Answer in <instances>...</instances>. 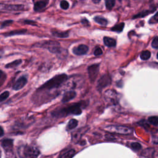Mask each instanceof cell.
<instances>
[{
	"label": "cell",
	"instance_id": "1",
	"mask_svg": "<svg viewBox=\"0 0 158 158\" xmlns=\"http://www.w3.org/2000/svg\"><path fill=\"white\" fill-rule=\"evenodd\" d=\"M67 80V75L62 74L60 75H57L51 79L50 80L47 81L44 84H43L40 88V90H52L59 88L63 83H64Z\"/></svg>",
	"mask_w": 158,
	"mask_h": 158
},
{
	"label": "cell",
	"instance_id": "2",
	"mask_svg": "<svg viewBox=\"0 0 158 158\" xmlns=\"http://www.w3.org/2000/svg\"><path fill=\"white\" fill-rule=\"evenodd\" d=\"M82 113V109L79 104H76L69 106L67 108H63L62 109L59 111L57 112H55L54 116H58L59 117L65 116L69 114L74 115H80Z\"/></svg>",
	"mask_w": 158,
	"mask_h": 158
},
{
	"label": "cell",
	"instance_id": "3",
	"mask_svg": "<svg viewBox=\"0 0 158 158\" xmlns=\"http://www.w3.org/2000/svg\"><path fill=\"white\" fill-rule=\"evenodd\" d=\"M105 130L110 133L124 135H130L133 132L132 128L122 125H109L106 127Z\"/></svg>",
	"mask_w": 158,
	"mask_h": 158
},
{
	"label": "cell",
	"instance_id": "4",
	"mask_svg": "<svg viewBox=\"0 0 158 158\" xmlns=\"http://www.w3.org/2000/svg\"><path fill=\"white\" fill-rule=\"evenodd\" d=\"M39 47L41 48H46L50 52L54 54H59L61 53L62 48L60 47V44L57 41H44L42 43H39Z\"/></svg>",
	"mask_w": 158,
	"mask_h": 158
},
{
	"label": "cell",
	"instance_id": "5",
	"mask_svg": "<svg viewBox=\"0 0 158 158\" xmlns=\"http://www.w3.org/2000/svg\"><path fill=\"white\" fill-rule=\"evenodd\" d=\"M24 155L29 158H37L40 155V151L36 147L27 146L23 149Z\"/></svg>",
	"mask_w": 158,
	"mask_h": 158
},
{
	"label": "cell",
	"instance_id": "6",
	"mask_svg": "<svg viewBox=\"0 0 158 158\" xmlns=\"http://www.w3.org/2000/svg\"><path fill=\"white\" fill-rule=\"evenodd\" d=\"M100 71V64H95L88 67V72L89 78L92 82H93L97 79Z\"/></svg>",
	"mask_w": 158,
	"mask_h": 158
},
{
	"label": "cell",
	"instance_id": "7",
	"mask_svg": "<svg viewBox=\"0 0 158 158\" xmlns=\"http://www.w3.org/2000/svg\"><path fill=\"white\" fill-rule=\"evenodd\" d=\"M111 83V80L110 77L108 75H104L103 77H101L97 83V90L98 91H101V90L110 85Z\"/></svg>",
	"mask_w": 158,
	"mask_h": 158
},
{
	"label": "cell",
	"instance_id": "8",
	"mask_svg": "<svg viewBox=\"0 0 158 158\" xmlns=\"http://www.w3.org/2000/svg\"><path fill=\"white\" fill-rule=\"evenodd\" d=\"M34 7L35 11H40L43 9L48 4L49 0H33Z\"/></svg>",
	"mask_w": 158,
	"mask_h": 158
},
{
	"label": "cell",
	"instance_id": "9",
	"mask_svg": "<svg viewBox=\"0 0 158 158\" xmlns=\"http://www.w3.org/2000/svg\"><path fill=\"white\" fill-rule=\"evenodd\" d=\"M88 51V47L85 44H80L79 46L74 47L72 50L73 53L78 56L85 54H86Z\"/></svg>",
	"mask_w": 158,
	"mask_h": 158
},
{
	"label": "cell",
	"instance_id": "10",
	"mask_svg": "<svg viewBox=\"0 0 158 158\" xmlns=\"http://www.w3.org/2000/svg\"><path fill=\"white\" fill-rule=\"evenodd\" d=\"M27 78L24 76H22V77H20L19 79H17V80L16 82V83L13 85L12 88L14 90H19L22 89L27 84Z\"/></svg>",
	"mask_w": 158,
	"mask_h": 158
},
{
	"label": "cell",
	"instance_id": "11",
	"mask_svg": "<svg viewBox=\"0 0 158 158\" xmlns=\"http://www.w3.org/2000/svg\"><path fill=\"white\" fill-rule=\"evenodd\" d=\"M2 146L3 147L6 154L12 152L13 149V140L11 139H6L3 141Z\"/></svg>",
	"mask_w": 158,
	"mask_h": 158
},
{
	"label": "cell",
	"instance_id": "12",
	"mask_svg": "<svg viewBox=\"0 0 158 158\" xmlns=\"http://www.w3.org/2000/svg\"><path fill=\"white\" fill-rule=\"evenodd\" d=\"M4 9L8 11H20L24 9V6L22 5H6L4 6Z\"/></svg>",
	"mask_w": 158,
	"mask_h": 158
},
{
	"label": "cell",
	"instance_id": "13",
	"mask_svg": "<svg viewBox=\"0 0 158 158\" xmlns=\"http://www.w3.org/2000/svg\"><path fill=\"white\" fill-rule=\"evenodd\" d=\"M76 97V93L74 91L67 92L63 96L62 99V103H67L72 100H73Z\"/></svg>",
	"mask_w": 158,
	"mask_h": 158
},
{
	"label": "cell",
	"instance_id": "14",
	"mask_svg": "<svg viewBox=\"0 0 158 158\" xmlns=\"http://www.w3.org/2000/svg\"><path fill=\"white\" fill-rule=\"evenodd\" d=\"M103 41L104 44L107 47L111 48L115 47L116 46V41L112 38L105 37L103 38Z\"/></svg>",
	"mask_w": 158,
	"mask_h": 158
},
{
	"label": "cell",
	"instance_id": "15",
	"mask_svg": "<svg viewBox=\"0 0 158 158\" xmlns=\"http://www.w3.org/2000/svg\"><path fill=\"white\" fill-rule=\"evenodd\" d=\"M94 20L97 22V23L99 24L101 26H106L107 25V20L104 17H103L101 16H96L94 18Z\"/></svg>",
	"mask_w": 158,
	"mask_h": 158
},
{
	"label": "cell",
	"instance_id": "16",
	"mask_svg": "<svg viewBox=\"0 0 158 158\" xmlns=\"http://www.w3.org/2000/svg\"><path fill=\"white\" fill-rule=\"evenodd\" d=\"M27 32V30L26 29H22V30H16L14 31H11L9 33H7L5 34V36L6 37H10V36H13V35H22L24 34Z\"/></svg>",
	"mask_w": 158,
	"mask_h": 158
},
{
	"label": "cell",
	"instance_id": "17",
	"mask_svg": "<svg viewBox=\"0 0 158 158\" xmlns=\"http://www.w3.org/2000/svg\"><path fill=\"white\" fill-rule=\"evenodd\" d=\"M124 26H125V24L124 23V22H122V23H120V24H117L115 26H114L111 29V30L118 32V33H120V32H122V30L124 28Z\"/></svg>",
	"mask_w": 158,
	"mask_h": 158
},
{
	"label": "cell",
	"instance_id": "18",
	"mask_svg": "<svg viewBox=\"0 0 158 158\" xmlns=\"http://www.w3.org/2000/svg\"><path fill=\"white\" fill-rule=\"evenodd\" d=\"M52 34L58 38H67L69 37V33L65 32H53Z\"/></svg>",
	"mask_w": 158,
	"mask_h": 158
},
{
	"label": "cell",
	"instance_id": "19",
	"mask_svg": "<svg viewBox=\"0 0 158 158\" xmlns=\"http://www.w3.org/2000/svg\"><path fill=\"white\" fill-rule=\"evenodd\" d=\"M22 63V60L21 59H18L12 62H10L8 64L6 65V68H14V67H17L19 65H20Z\"/></svg>",
	"mask_w": 158,
	"mask_h": 158
},
{
	"label": "cell",
	"instance_id": "20",
	"mask_svg": "<svg viewBox=\"0 0 158 158\" xmlns=\"http://www.w3.org/2000/svg\"><path fill=\"white\" fill-rule=\"evenodd\" d=\"M78 125V121L75 119H71L67 125V130H72Z\"/></svg>",
	"mask_w": 158,
	"mask_h": 158
},
{
	"label": "cell",
	"instance_id": "21",
	"mask_svg": "<svg viewBox=\"0 0 158 158\" xmlns=\"http://www.w3.org/2000/svg\"><path fill=\"white\" fill-rule=\"evenodd\" d=\"M105 3L107 9L111 10L115 5L116 0H105Z\"/></svg>",
	"mask_w": 158,
	"mask_h": 158
},
{
	"label": "cell",
	"instance_id": "22",
	"mask_svg": "<svg viewBox=\"0 0 158 158\" xmlns=\"http://www.w3.org/2000/svg\"><path fill=\"white\" fill-rule=\"evenodd\" d=\"M80 132H81V129L80 130L77 131L76 132L73 133V134H72V140H73V142H77L79 140L80 138L81 137L82 135V133H81Z\"/></svg>",
	"mask_w": 158,
	"mask_h": 158
},
{
	"label": "cell",
	"instance_id": "23",
	"mask_svg": "<svg viewBox=\"0 0 158 158\" xmlns=\"http://www.w3.org/2000/svg\"><path fill=\"white\" fill-rule=\"evenodd\" d=\"M151 57V53L149 51H144L140 54V58L143 61L149 59Z\"/></svg>",
	"mask_w": 158,
	"mask_h": 158
},
{
	"label": "cell",
	"instance_id": "24",
	"mask_svg": "<svg viewBox=\"0 0 158 158\" xmlns=\"http://www.w3.org/2000/svg\"><path fill=\"white\" fill-rule=\"evenodd\" d=\"M153 11H149V10L145 11L142 12H140V14H137V15H136V16H135L133 17V18L135 19V18H139V17H145V16H147V15H148V14L152 13Z\"/></svg>",
	"mask_w": 158,
	"mask_h": 158
},
{
	"label": "cell",
	"instance_id": "25",
	"mask_svg": "<svg viewBox=\"0 0 158 158\" xmlns=\"http://www.w3.org/2000/svg\"><path fill=\"white\" fill-rule=\"evenodd\" d=\"M148 122L154 125V126H157L158 124V118L157 116H152L148 118Z\"/></svg>",
	"mask_w": 158,
	"mask_h": 158
},
{
	"label": "cell",
	"instance_id": "26",
	"mask_svg": "<svg viewBox=\"0 0 158 158\" xmlns=\"http://www.w3.org/2000/svg\"><path fill=\"white\" fill-rule=\"evenodd\" d=\"M9 96V92L8 91H6L3 92L2 94L0 95V103L6 100Z\"/></svg>",
	"mask_w": 158,
	"mask_h": 158
},
{
	"label": "cell",
	"instance_id": "27",
	"mask_svg": "<svg viewBox=\"0 0 158 158\" xmlns=\"http://www.w3.org/2000/svg\"><path fill=\"white\" fill-rule=\"evenodd\" d=\"M60 6L62 9L66 10L69 8V4L67 1H65V0H62V1H61V3H60Z\"/></svg>",
	"mask_w": 158,
	"mask_h": 158
},
{
	"label": "cell",
	"instance_id": "28",
	"mask_svg": "<svg viewBox=\"0 0 158 158\" xmlns=\"http://www.w3.org/2000/svg\"><path fill=\"white\" fill-rule=\"evenodd\" d=\"M75 150L74 149H71L68 152H67L64 155V158H72L74 155L75 154Z\"/></svg>",
	"mask_w": 158,
	"mask_h": 158
},
{
	"label": "cell",
	"instance_id": "29",
	"mask_svg": "<svg viewBox=\"0 0 158 158\" xmlns=\"http://www.w3.org/2000/svg\"><path fill=\"white\" fill-rule=\"evenodd\" d=\"M131 147L133 149L137 151V150H139L142 148V145L139 143L135 142V143H132L131 144Z\"/></svg>",
	"mask_w": 158,
	"mask_h": 158
},
{
	"label": "cell",
	"instance_id": "30",
	"mask_svg": "<svg viewBox=\"0 0 158 158\" xmlns=\"http://www.w3.org/2000/svg\"><path fill=\"white\" fill-rule=\"evenodd\" d=\"M157 22H158V19H157V13L156 12V13L155 14V15H154L153 17H152L149 19V23L150 24H156V23H157Z\"/></svg>",
	"mask_w": 158,
	"mask_h": 158
},
{
	"label": "cell",
	"instance_id": "31",
	"mask_svg": "<svg viewBox=\"0 0 158 158\" xmlns=\"http://www.w3.org/2000/svg\"><path fill=\"white\" fill-rule=\"evenodd\" d=\"M151 45H152V47L155 49H157L158 48V38H157V37H155L154 38Z\"/></svg>",
	"mask_w": 158,
	"mask_h": 158
},
{
	"label": "cell",
	"instance_id": "32",
	"mask_svg": "<svg viewBox=\"0 0 158 158\" xmlns=\"http://www.w3.org/2000/svg\"><path fill=\"white\" fill-rule=\"evenodd\" d=\"M102 54H103V50H102V49H101V48H100V47L97 48L95 50V51H94V54H95V56H100V55H101Z\"/></svg>",
	"mask_w": 158,
	"mask_h": 158
},
{
	"label": "cell",
	"instance_id": "33",
	"mask_svg": "<svg viewBox=\"0 0 158 158\" xmlns=\"http://www.w3.org/2000/svg\"><path fill=\"white\" fill-rule=\"evenodd\" d=\"M13 23V20H6L5 22H3V24L2 25V27L3 28V27H5L8 26H9L11 25V24Z\"/></svg>",
	"mask_w": 158,
	"mask_h": 158
},
{
	"label": "cell",
	"instance_id": "34",
	"mask_svg": "<svg viewBox=\"0 0 158 158\" xmlns=\"http://www.w3.org/2000/svg\"><path fill=\"white\" fill-rule=\"evenodd\" d=\"M24 23L27 24H30V25H32V26H35V22L34 21H32V20H26L24 21Z\"/></svg>",
	"mask_w": 158,
	"mask_h": 158
},
{
	"label": "cell",
	"instance_id": "35",
	"mask_svg": "<svg viewBox=\"0 0 158 158\" xmlns=\"http://www.w3.org/2000/svg\"><path fill=\"white\" fill-rule=\"evenodd\" d=\"M3 135H4L3 128L1 126H0V138H1L2 137H3Z\"/></svg>",
	"mask_w": 158,
	"mask_h": 158
},
{
	"label": "cell",
	"instance_id": "36",
	"mask_svg": "<svg viewBox=\"0 0 158 158\" xmlns=\"http://www.w3.org/2000/svg\"><path fill=\"white\" fill-rule=\"evenodd\" d=\"M92 2H93L94 3L97 4V3H99L101 2V0H92Z\"/></svg>",
	"mask_w": 158,
	"mask_h": 158
},
{
	"label": "cell",
	"instance_id": "37",
	"mask_svg": "<svg viewBox=\"0 0 158 158\" xmlns=\"http://www.w3.org/2000/svg\"><path fill=\"white\" fill-rule=\"evenodd\" d=\"M3 75V72L1 70H0V79H2Z\"/></svg>",
	"mask_w": 158,
	"mask_h": 158
},
{
	"label": "cell",
	"instance_id": "38",
	"mask_svg": "<svg viewBox=\"0 0 158 158\" xmlns=\"http://www.w3.org/2000/svg\"><path fill=\"white\" fill-rule=\"evenodd\" d=\"M2 84V82H1V83H0V86H1V85Z\"/></svg>",
	"mask_w": 158,
	"mask_h": 158
}]
</instances>
